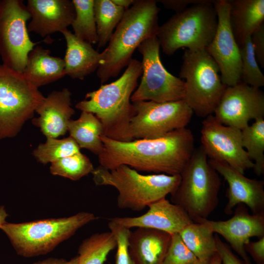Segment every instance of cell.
Returning a JSON list of instances; mask_svg holds the SVG:
<instances>
[{
    "label": "cell",
    "instance_id": "obj_37",
    "mask_svg": "<svg viewBox=\"0 0 264 264\" xmlns=\"http://www.w3.org/2000/svg\"><path fill=\"white\" fill-rule=\"evenodd\" d=\"M251 43L258 64L264 68V23L251 36Z\"/></svg>",
    "mask_w": 264,
    "mask_h": 264
},
{
    "label": "cell",
    "instance_id": "obj_39",
    "mask_svg": "<svg viewBox=\"0 0 264 264\" xmlns=\"http://www.w3.org/2000/svg\"><path fill=\"white\" fill-rule=\"evenodd\" d=\"M159 1L167 9L176 11V13L183 11L188 6L201 3L204 0H160Z\"/></svg>",
    "mask_w": 264,
    "mask_h": 264
},
{
    "label": "cell",
    "instance_id": "obj_11",
    "mask_svg": "<svg viewBox=\"0 0 264 264\" xmlns=\"http://www.w3.org/2000/svg\"><path fill=\"white\" fill-rule=\"evenodd\" d=\"M30 18L23 0H0V56L2 64L22 72L28 54L37 44L28 34L26 22Z\"/></svg>",
    "mask_w": 264,
    "mask_h": 264
},
{
    "label": "cell",
    "instance_id": "obj_32",
    "mask_svg": "<svg viewBox=\"0 0 264 264\" xmlns=\"http://www.w3.org/2000/svg\"><path fill=\"white\" fill-rule=\"evenodd\" d=\"M94 170L90 159L81 152L51 163L50 172L72 180H78Z\"/></svg>",
    "mask_w": 264,
    "mask_h": 264
},
{
    "label": "cell",
    "instance_id": "obj_1",
    "mask_svg": "<svg viewBox=\"0 0 264 264\" xmlns=\"http://www.w3.org/2000/svg\"><path fill=\"white\" fill-rule=\"evenodd\" d=\"M101 139L104 148L98 156L100 166L109 170L125 165L137 171L178 175L195 149L193 134L186 128L155 139L126 142L102 135Z\"/></svg>",
    "mask_w": 264,
    "mask_h": 264
},
{
    "label": "cell",
    "instance_id": "obj_23",
    "mask_svg": "<svg viewBox=\"0 0 264 264\" xmlns=\"http://www.w3.org/2000/svg\"><path fill=\"white\" fill-rule=\"evenodd\" d=\"M23 73L38 88L66 75L64 60L50 55L49 50L36 45L28 54Z\"/></svg>",
    "mask_w": 264,
    "mask_h": 264
},
{
    "label": "cell",
    "instance_id": "obj_13",
    "mask_svg": "<svg viewBox=\"0 0 264 264\" xmlns=\"http://www.w3.org/2000/svg\"><path fill=\"white\" fill-rule=\"evenodd\" d=\"M200 134L201 147L210 160L225 162L242 174L253 168L242 145L241 130L220 123L212 114L202 122Z\"/></svg>",
    "mask_w": 264,
    "mask_h": 264
},
{
    "label": "cell",
    "instance_id": "obj_36",
    "mask_svg": "<svg viewBox=\"0 0 264 264\" xmlns=\"http://www.w3.org/2000/svg\"><path fill=\"white\" fill-rule=\"evenodd\" d=\"M217 252L220 256L221 264H245L237 255L233 252L229 245L222 242L218 235L215 234Z\"/></svg>",
    "mask_w": 264,
    "mask_h": 264
},
{
    "label": "cell",
    "instance_id": "obj_26",
    "mask_svg": "<svg viewBox=\"0 0 264 264\" xmlns=\"http://www.w3.org/2000/svg\"><path fill=\"white\" fill-rule=\"evenodd\" d=\"M179 234L188 248L199 260H210L217 252L214 232L206 222H192Z\"/></svg>",
    "mask_w": 264,
    "mask_h": 264
},
{
    "label": "cell",
    "instance_id": "obj_12",
    "mask_svg": "<svg viewBox=\"0 0 264 264\" xmlns=\"http://www.w3.org/2000/svg\"><path fill=\"white\" fill-rule=\"evenodd\" d=\"M135 111L130 124L133 140L162 137L186 128L193 112L183 100L158 103L151 101L132 103Z\"/></svg>",
    "mask_w": 264,
    "mask_h": 264
},
{
    "label": "cell",
    "instance_id": "obj_20",
    "mask_svg": "<svg viewBox=\"0 0 264 264\" xmlns=\"http://www.w3.org/2000/svg\"><path fill=\"white\" fill-rule=\"evenodd\" d=\"M71 96L67 88L53 91L36 109L39 117L33 119L32 123L46 138H58L67 132L68 123L75 113Z\"/></svg>",
    "mask_w": 264,
    "mask_h": 264
},
{
    "label": "cell",
    "instance_id": "obj_44",
    "mask_svg": "<svg viewBox=\"0 0 264 264\" xmlns=\"http://www.w3.org/2000/svg\"><path fill=\"white\" fill-rule=\"evenodd\" d=\"M210 260L201 261L198 260L194 264H210Z\"/></svg>",
    "mask_w": 264,
    "mask_h": 264
},
{
    "label": "cell",
    "instance_id": "obj_22",
    "mask_svg": "<svg viewBox=\"0 0 264 264\" xmlns=\"http://www.w3.org/2000/svg\"><path fill=\"white\" fill-rule=\"evenodd\" d=\"M66 43L64 59L66 75L73 79L83 80L99 67L101 53L91 44L77 37L68 29L62 32Z\"/></svg>",
    "mask_w": 264,
    "mask_h": 264
},
{
    "label": "cell",
    "instance_id": "obj_4",
    "mask_svg": "<svg viewBox=\"0 0 264 264\" xmlns=\"http://www.w3.org/2000/svg\"><path fill=\"white\" fill-rule=\"evenodd\" d=\"M91 174L96 185L110 186L117 190L119 208L137 212L169 194L172 195L181 181L180 174L144 175L125 165L110 170L99 166Z\"/></svg>",
    "mask_w": 264,
    "mask_h": 264
},
{
    "label": "cell",
    "instance_id": "obj_5",
    "mask_svg": "<svg viewBox=\"0 0 264 264\" xmlns=\"http://www.w3.org/2000/svg\"><path fill=\"white\" fill-rule=\"evenodd\" d=\"M82 211L68 217L50 218L0 226L18 255L32 257L44 255L72 237L78 230L98 219Z\"/></svg>",
    "mask_w": 264,
    "mask_h": 264
},
{
    "label": "cell",
    "instance_id": "obj_34",
    "mask_svg": "<svg viewBox=\"0 0 264 264\" xmlns=\"http://www.w3.org/2000/svg\"><path fill=\"white\" fill-rule=\"evenodd\" d=\"M198 260L185 244L179 233L172 234L171 242L162 264H194Z\"/></svg>",
    "mask_w": 264,
    "mask_h": 264
},
{
    "label": "cell",
    "instance_id": "obj_18",
    "mask_svg": "<svg viewBox=\"0 0 264 264\" xmlns=\"http://www.w3.org/2000/svg\"><path fill=\"white\" fill-rule=\"evenodd\" d=\"M145 214L135 217H114L110 220L126 228L142 227L156 229L170 234L179 233L193 221L179 206L166 198L149 206Z\"/></svg>",
    "mask_w": 264,
    "mask_h": 264
},
{
    "label": "cell",
    "instance_id": "obj_27",
    "mask_svg": "<svg viewBox=\"0 0 264 264\" xmlns=\"http://www.w3.org/2000/svg\"><path fill=\"white\" fill-rule=\"evenodd\" d=\"M125 11L113 3L111 0H94L98 48L109 43L114 29L121 21Z\"/></svg>",
    "mask_w": 264,
    "mask_h": 264
},
{
    "label": "cell",
    "instance_id": "obj_33",
    "mask_svg": "<svg viewBox=\"0 0 264 264\" xmlns=\"http://www.w3.org/2000/svg\"><path fill=\"white\" fill-rule=\"evenodd\" d=\"M241 62V82L253 87L264 86V75L256 60L251 36L239 45Z\"/></svg>",
    "mask_w": 264,
    "mask_h": 264
},
{
    "label": "cell",
    "instance_id": "obj_38",
    "mask_svg": "<svg viewBox=\"0 0 264 264\" xmlns=\"http://www.w3.org/2000/svg\"><path fill=\"white\" fill-rule=\"evenodd\" d=\"M244 248L257 264H264V237L257 241H249Z\"/></svg>",
    "mask_w": 264,
    "mask_h": 264
},
{
    "label": "cell",
    "instance_id": "obj_10",
    "mask_svg": "<svg viewBox=\"0 0 264 264\" xmlns=\"http://www.w3.org/2000/svg\"><path fill=\"white\" fill-rule=\"evenodd\" d=\"M160 47L156 36L146 39L137 47L142 56V76L131 96L132 103L144 101L162 103L183 98L184 81L166 69L160 59Z\"/></svg>",
    "mask_w": 264,
    "mask_h": 264
},
{
    "label": "cell",
    "instance_id": "obj_9",
    "mask_svg": "<svg viewBox=\"0 0 264 264\" xmlns=\"http://www.w3.org/2000/svg\"><path fill=\"white\" fill-rule=\"evenodd\" d=\"M44 97L23 72L0 65V140L17 135Z\"/></svg>",
    "mask_w": 264,
    "mask_h": 264
},
{
    "label": "cell",
    "instance_id": "obj_7",
    "mask_svg": "<svg viewBox=\"0 0 264 264\" xmlns=\"http://www.w3.org/2000/svg\"><path fill=\"white\" fill-rule=\"evenodd\" d=\"M204 1L176 13L158 28L156 37L163 52L171 55L180 48L205 50L217 28L218 17L213 3Z\"/></svg>",
    "mask_w": 264,
    "mask_h": 264
},
{
    "label": "cell",
    "instance_id": "obj_24",
    "mask_svg": "<svg viewBox=\"0 0 264 264\" xmlns=\"http://www.w3.org/2000/svg\"><path fill=\"white\" fill-rule=\"evenodd\" d=\"M229 22L238 45L264 23V0H228Z\"/></svg>",
    "mask_w": 264,
    "mask_h": 264
},
{
    "label": "cell",
    "instance_id": "obj_25",
    "mask_svg": "<svg viewBox=\"0 0 264 264\" xmlns=\"http://www.w3.org/2000/svg\"><path fill=\"white\" fill-rule=\"evenodd\" d=\"M103 127L93 114L82 111L79 117L71 119L67 132L77 143L80 148L87 149L98 156L103 151V144L101 139Z\"/></svg>",
    "mask_w": 264,
    "mask_h": 264
},
{
    "label": "cell",
    "instance_id": "obj_3",
    "mask_svg": "<svg viewBox=\"0 0 264 264\" xmlns=\"http://www.w3.org/2000/svg\"><path fill=\"white\" fill-rule=\"evenodd\" d=\"M160 9L154 0H136L113 32L101 53L96 75L102 84L117 76L132 60L134 50L147 39L156 36Z\"/></svg>",
    "mask_w": 264,
    "mask_h": 264
},
{
    "label": "cell",
    "instance_id": "obj_19",
    "mask_svg": "<svg viewBox=\"0 0 264 264\" xmlns=\"http://www.w3.org/2000/svg\"><path fill=\"white\" fill-rule=\"evenodd\" d=\"M30 14L28 32L42 37L68 29L75 18V9L69 0H28Z\"/></svg>",
    "mask_w": 264,
    "mask_h": 264
},
{
    "label": "cell",
    "instance_id": "obj_6",
    "mask_svg": "<svg viewBox=\"0 0 264 264\" xmlns=\"http://www.w3.org/2000/svg\"><path fill=\"white\" fill-rule=\"evenodd\" d=\"M201 147L194 152L180 174L181 181L171 195L172 203L181 207L194 222H201L219 203L221 180L210 165Z\"/></svg>",
    "mask_w": 264,
    "mask_h": 264
},
{
    "label": "cell",
    "instance_id": "obj_35",
    "mask_svg": "<svg viewBox=\"0 0 264 264\" xmlns=\"http://www.w3.org/2000/svg\"><path fill=\"white\" fill-rule=\"evenodd\" d=\"M108 227L114 235L117 251L115 264H134L129 250L130 229L121 226L109 220Z\"/></svg>",
    "mask_w": 264,
    "mask_h": 264
},
{
    "label": "cell",
    "instance_id": "obj_14",
    "mask_svg": "<svg viewBox=\"0 0 264 264\" xmlns=\"http://www.w3.org/2000/svg\"><path fill=\"white\" fill-rule=\"evenodd\" d=\"M218 17L215 36L206 51L217 64L222 83L227 87L240 82L241 62L240 49L229 22L228 0H214Z\"/></svg>",
    "mask_w": 264,
    "mask_h": 264
},
{
    "label": "cell",
    "instance_id": "obj_30",
    "mask_svg": "<svg viewBox=\"0 0 264 264\" xmlns=\"http://www.w3.org/2000/svg\"><path fill=\"white\" fill-rule=\"evenodd\" d=\"M75 18L71 24L74 35L91 44L98 43L94 0H72Z\"/></svg>",
    "mask_w": 264,
    "mask_h": 264
},
{
    "label": "cell",
    "instance_id": "obj_15",
    "mask_svg": "<svg viewBox=\"0 0 264 264\" xmlns=\"http://www.w3.org/2000/svg\"><path fill=\"white\" fill-rule=\"evenodd\" d=\"M214 114L220 123L242 130L250 120L264 117V94L241 81L226 87Z\"/></svg>",
    "mask_w": 264,
    "mask_h": 264
},
{
    "label": "cell",
    "instance_id": "obj_16",
    "mask_svg": "<svg viewBox=\"0 0 264 264\" xmlns=\"http://www.w3.org/2000/svg\"><path fill=\"white\" fill-rule=\"evenodd\" d=\"M206 221L214 233L221 236L245 264H252L244 246L252 237H264V212L251 215L244 204H240L229 219L218 221L207 219Z\"/></svg>",
    "mask_w": 264,
    "mask_h": 264
},
{
    "label": "cell",
    "instance_id": "obj_21",
    "mask_svg": "<svg viewBox=\"0 0 264 264\" xmlns=\"http://www.w3.org/2000/svg\"><path fill=\"white\" fill-rule=\"evenodd\" d=\"M172 235L164 231L138 227L132 231L129 250L134 264H162Z\"/></svg>",
    "mask_w": 264,
    "mask_h": 264
},
{
    "label": "cell",
    "instance_id": "obj_42",
    "mask_svg": "<svg viewBox=\"0 0 264 264\" xmlns=\"http://www.w3.org/2000/svg\"><path fill=\"white\" fill-rule=\"evenodd\" d=\"M8 215L4 207L2 206H0V226L6 222V219Z\"/></svg>",
    "mask_w": 264,
    "mask_h": 264
},
{
    "label": "cell",
    "instance_id": "obj_29",
    "mask_svg": "<svg viewBox=\"0 0 264 264\" xmlns=\"http://www.w3.org/2000/svg\"><path fill=\"white\" fill-rule=\"evenodd\" d=\"M242 143L254 162V172L258 176L264 173V119L258 118L241 130Z\"/></svg>",
    "mask_w": 264,
    "mask_h": 264
},
{
    "label": "cell",
    "instance_id": "obj_40",
    "mask_svg": "<svg viewBox=\"0 0 264 264\" xmlns=\"http://www.w3.org/2000/svg\"><path fill=\"white\" fill-rule=\"evenodd\" d=\"M78 255L67 261L64 259L56 258H48L42 261L36 262L32 264H78Z\"/></svg>",
    "mask_w": 264,
    "mask_h": 264
},
{
    "label": "cell",
    "instance_id": "obj_17",
    "mask_svg": "<svg viewBox=\"0 0 264 264\" xmlns=\"http://www.w3.org/2000/svg\"><path fill=\"white\" fill-rule=\"evenodd\" d=\"M211 167L228 184L226 190L228 202L224 212L231 215L238 205L248 207L253 214L264 212V181L248 178L223 162L209 160Z\"/></svg>",
    "mask_w": 264,
    "mask_h": 264
},
{
    "label": "cell",
    "instance_id": "obj_43",
    "mask_svg": "<svg viewBox=\"0 0 264 264\" xmlns=\"http://www.w3.org/2000/svg\"><path fill=\"white\" fill-rule=\"evenodd\" d=\"M210 264H221V259L217 252H216L211 258Z\"/></svg>",
    "mask_w": 264,
    "mask_h": 264
},
{
    "label": "cell",
    "instance_id": "obj_41",
    "mask_svg": "<svg viewBox=\"0 0 264 264\" xmlns=\"http://www.w3.org/2000/svg\"><path fill=\"white\" fill-rule=\"evenodd\" d=\"M115 5L127 10L135 2L134 0H111Z\"/></svg>",
    "mask_w": 264,
    "mask_h": 264
},
{
    "label": "cell",
    "instance_id": "obj_2",
    "mask_svg": "<svg viewBox=\"0 0 264 264\" xmlns=\"http://www.w3.org/2000/svg\"><path fill=\"white\" fill-rule=\"evenodd\" d=\"M142 73L141 62L132 59L118 79L88 92L75 108L95 115L102 124L103 135L117 141L133 140L130 124L135 111L131 98Z\"/></svg>",
    "mask_w": 264,
    "mask_h": 264
},
{
    "label": "cell",
    "instance_id": "obj_8",
    "mask_svg": "<svg viewBox=\"0 0 264 264\" xmlns=\"http://www.w3.org/2000/svg\"><path fill=\"white\" fill-rule=\"evenodd\" d=\"M219 68L206 50L185 49L179 78L184 79L183 100L198 116L212 115L227 86L221 80Z\"/></svg>",
    "mask_w": 264,
    "mask_h": 264
},
{
    "label": "cell",
    "instance_id": "obj_28",
    "mask_svg": "<svg viewBox=\"0 0 264 264\" xmlns=\"http://www.w3.org/2000/svg\"><path fill=\"white\" fill-rule=\"evenodd\" d=\"M116 247L115 237L110 231L93 234L80 245L78 264H105L109 254Z\"/></svg>",
    "mask_w": 264,
    "mask_h": 264
},
{
    "label": "cell",
    "instance_id": "obj_31",
    "mask_svg": "<svg viewBox=\"0 0 264 264\" xmlns=\"http://www.w3.org/2000/svg\"><path fill=\"white\" fill-rule=\"evenodd\" d=\"M80 147L70 136L63 138H46L33 151V154L41 163H52L66 156L80 152Z\"/></svg>",
    "mask_w": 264,
    "mask_h": 264
}]
</instances>
